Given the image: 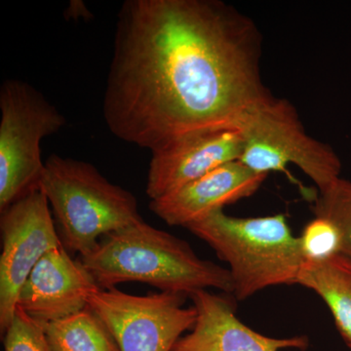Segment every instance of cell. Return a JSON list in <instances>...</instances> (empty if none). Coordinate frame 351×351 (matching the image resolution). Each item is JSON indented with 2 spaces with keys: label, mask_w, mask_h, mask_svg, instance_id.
<instances>
[{
  "label": "cell",
  "mask_w": 351,
  "mask_h": 351,
  "mask_svg": "<svg viewBox=\"0 0 351 351\" xmlns=\"http://www.w3.org/2000/svg\"><path fill=\"white\" fill-rule=\"evenodd\" d=\"M178 293L127 294L117 288L96 291L88 306L105 322L121 351H172L197 319L195 306L184 307Z\"/></svg>",
  "instance_id": "obj_7"
},
{
  "label": "cell",
  "mask_w": 351,
  "mask_h": 351,
  "mask_svg": "<svg viewBox=\"0 0 351 351\" xmlns=\"http://www.w3.org/2000/svg\"><path fill=\"white\" fill-rule=\"evenodd\" d=\"M299 239L306 260L324 261L341 254V233L331 221L322 217L309 221Z\"/></svg>",
  "instance_id": "obj_16"
},
{
  "label": "cell",
  "mask_w": 351,
  "mask_h": 351,
  "mask_svg": "<svg viewBox=\"0 0 351 351\" xmlns=\"http://www.w3.org/2000/svg\"><path fill=\"white\" fill-rule=\"evenodd\" d=\"M53 351H121L107 325L89 306L43 325Z\"/></svg>",
  "instance_id": "obj_14"
},
{
  "label": "cell",
  "mask_w": 351,
  "mask_h": 351,
  "mask_svg": "<svg viewBox=\"0 0 351 351\" xmlns=\"http://www.w3.org/2000/svg\"><path fill=\"white\" fill-rule=\"evenodd\" d=\"M80 261L101 290L136 281L186 297L208 288L234 292L230 270L202 260L188 242L144 219L101 237Z\"/></svg>",
  "instance_id": "obj_2"
},
{
  "label": "cell",
  "mask_w": 351,
  "mask_h": 351,
  "mask_svg": "<svg viewBox=\"0 0 351 351\" xmlns=\"http://www.w3.org/2000/svg\"><path fill=\"white\" fill-rule=\"evenodd\" d=\"M313 210L316 217L331 221L341 235V254L351 260V182L339 178L319 191Z\"/></svg>",
  "instance_id": "obj_15"
},
{
  "label": "cell",
  "mask_w": 351,
  "mask_h": 351,
  "mask_svg": "<svg viewBox=\"0 0 351 351\" xmlns=\"http://www.w3.org/2000/svg\"><path fill=\"white\" fill-rule=\"evenodd\" d=\"M253 21L218 0H127L117 17L103 114L115 137L159 151L237 128L274 96Z\"/></svg>",
  "instance_id": "obj_1"
},
{
  "label": "cell",
  "mask_w": 351,
  "mask_h": 351,
  "mask_svg": "<svg viewBox=\"0 0 351 351\" xmlns=\"http://www.w3.org/2000/svg\"><path fill=\"white\" fill-rule=\"evenodd\" d=\"M4 351H53L43 325L17 307L4 332Z\"/></svg>",
  "instance_id": "obj_17"
},
{
  "label": "cell",
  "mask_w": 351,
  "mask_h": 351,
  "mask_svg": "<svg viewBox=\"0 0 351 351\" xmlns=\"http://www.w3.org/2000/svg\"><path fill=\"white\" fill-rule=\"evenodd\" d=\"M0 213V330L3 335L13 319L21 289L32 270L62 241L51 216L49 202L40 189Z\"/></svg>",
  "instance_id": "obj_8"
},
{
  "label": "cell",
  "mask_w": 351,
  "mask_h": 351,
  "mask_svg": "<svg viewBox=\"0 0 351 351\" xmlns=\"http://www.w3.org/2000/svg\"><path fill=\"white\" fill-rule=\"evenodd\" d=\"M186 228L228 263L239 301L272 286L297 284L306 262L283 214L235 218L218 210Z\"/></svg>",
  "instance_id": "obj_3"
},
{
  "label": "cell",
  "mask_w": 351,
  "mask_h": 351,
  "mask_svg": "<svg viewBox=\"0 0 351 351\" xmlns=\"http://www.w3.org/2000/svg\"><path fill=\"white\" fill-rule=\"evenodd\" d=\"M197 319L189 334L177 341L172 351L306 350V336L276 339L263 336L235 315L232 302L225 295L200 290L191 295Z\"/></svg>",
  "instance_id": "obj_12"
},
{
  "label": "cell",
  "mask_w": 351,
  "mask_h": 351,
  "mask_svg": "<svg viewBox=\"0 0 351 351\" xmlns=\"http://www.w3.org/2000/svg\"><path fill=\"white\" fill-rule=\"evenodd\" d=\"M243 138L237 128L198 132L152 152L147 195L156 199L228 162L239 160Z\"/></svg>",
  "instance_id": "obj_10"
},
{
  "label": "cell",
  "mask_w": 351,
  "mask_h": 351,
  "mask_svg": "<svg viewBox=\"0 0 351 351\" xmlns=\"http://www.w3.org/2000/svg\"><path fill=\"white\" fill-rule=\"evenodd\" d=\"M267 175L241 161L223 164L199 179L151 200L149 209L167 225L186 226L256 193Z\"/></svg>",
  "instance_id": "obj_11"
},
{
  "label": "cell",
  "mask_w": 351,
  "mask_h": 351,
  "mask_svg": "<svg viewBox=\"0 0 351 351\" xmlns=\"http://www.w3.org/2000/svg\"><path fill=\"white\" fill-rule=\"evenodd\" d=\"M297 284L314 291L326 302L351 350V260L341 254L324 261L306 260Z\"/></svg>",
  "instance_id": "obj_13"
},
{
  "label": "cell",
  "mask_w": 351,
  "mask_h": 351,
  "mask_svg": "<svg viewBox=\"0 0 351 351\" xmlns=\"http://www.w3.org/2000/svg\"><path fill=\"white\" fill-rule=\"evenodd\" d=\"M40 191L52 208L62 244L82 257L108 233L143 221L137 198L85 161L52 154L44 162Z\"/></svg>",
  "instance_id": "obj_4"
},
{
  "label": "cell",
  "mask_w": 351,
  "mask_h": 351,
  "mask_svg": "<svg viewBox=\"0 0 351 351\" xmlns=\"http://www.w3.org/2000/svg\"><path fill=\"white\" fill-rule=\"evenodd\" d=\"M100 289L82 261L73 260L62 244L36 263L21 289L17 307L43 326L83 311Z\"/></svg>",
  "instance_id": "obj_9"
},
{
  "label": "cell",
  "mask_w": 351,
  "mask_h": 351,
  "mask_svg": "<svg viewBox=\"0 0 351 351\" xmlns=\"http://www.w3.org/2000/svg\"><path fill=\"white\" fill-rule=\"evenodd\" d=\"M0 212L40 189V144L61 130L66 119L27 82L5 80L0 87Z\"/></svg>",
  "instance_id": "obj_5"
},
{
  "label": "cell",
  "mask_w": 351,
  "mask_h": 351,
  "mask_svg": "<svg viewBox=\"0 0 351 351\" xmlns=\"http://www.w3.org/2000/svg\"><path fill=\"white\" fill-rule=\"evenodd\" d=\"M243 138L241 161L258 174L287 172L294 164L319 191L341 178V162L329 145L307 135L294 106L274 97L239 127Z\"/></svg>",
  "instance_id": "obj_6"
}]
</instances>
